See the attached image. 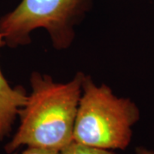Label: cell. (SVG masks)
<instances>
[{
    "mask_svg": "<svg viewBox=\"0 0 154 154\" xmlns=\"http://www.w3.org/2000/svg\"><path fill=\"white\" fill-rule=\"evenodd\" d=\"M60 151L51 150V149L35 147V146H27V148L23 150L22 152H12L10 154H59Z\"/></svg>",
    "mask_w": 154,
    "mask_h": 154,
    "instance_id": "obj_6",
    "label": "cell"
},
{
    "mask_svg": "<svg viewBox=\"0 0 154 154\" xmlns=\"http://www.w3.org/2000/svg\"><path fill=\"white\" fill-rule=\"evenodd\" d=\"M59 154H116L114 151L97 148L73 140L60 151Z\"/></svg>",
    "mask_w": 154,
    "mask_h": 154,
    "instance_id": "obj_5",
    "label": "cell"
},
{
    "mask_svg": "<svg viewBox=\"0 0 154 154\" xmlns=\"http://www.w3.org/2000/svg\"><path fill=\"white\" fill-rule=\"evenodd\" d=\"M6 45L0 33V48ZM28 99V93L21 86L11 87L0 69V141L10 135L19 112Z\"/></svg>",
    "mask_w": 154,
    "mask_h": 154,
    "instance_id": "obj_4",
    "label": "cell"
},
{
    "mask_svg": "<svg viewBox=\"0 0 154 154\" xmlns=\"http://www.w3.org/2000/svg\"><path fill=\"white\" fill-rule=\"evenodd\" d=\"M84 77V73L77 72L72 80L63 83L33 72L31 92L19 112L17 132L5 146L6 153L22 146L61 151L71 143Z\"/></svg>",
    "mask_w": 154,
    "mask_h": 154,
    "instance_id": "obj_1",
    "label": "cell"
},
{
    "mask_svg": "<svg viewBox=\"0 0 154 154\" xmlns=\"http://www.w3.org/2000/svg\"><path fill=\"white\" fill-rule=\"evenodd\" d=\"M91 5L92 0H22L0 18V33L6 45L17 47L29 44L31 33L43 28L56 50H66Z\"/></svg>",
    "mask_w": 154,
    "mask_h": 154,
    "instance_id": "obj_3",
    "label": "cell"
},
{
    "mask_svg": "<svg viewBox=\"0 0 154 154\" xmlns=\"http://www.w3.org/2000/svg\"><path fill=\"white\" fill-rule=\"evenodd\" d=\"M140 118V109L132 99L116 96L110 87L97 85L85 75L74 128L75 141L105 150H125Z\"/></svg>",
    "mask_w": 154,
    "mask_h": 154,
    "instance_id": "obj_2",
    "label": "cell"
},
{
    "mask_svg": "<svg viewBox=\"0 0 154 154\" xmlns=\"http://www.w3.org/2000/svg\"><path fill=\"white\" fill-rule=\"evenodd\" d=\"M134 152L135 154H154V150L146 148L145 146H138Z\"/></svg>",
    "mask_w": 154,
    "mask_h": 154,
    "instance_id": "obj_7",
    "label": "cell"
}]
</instances>
